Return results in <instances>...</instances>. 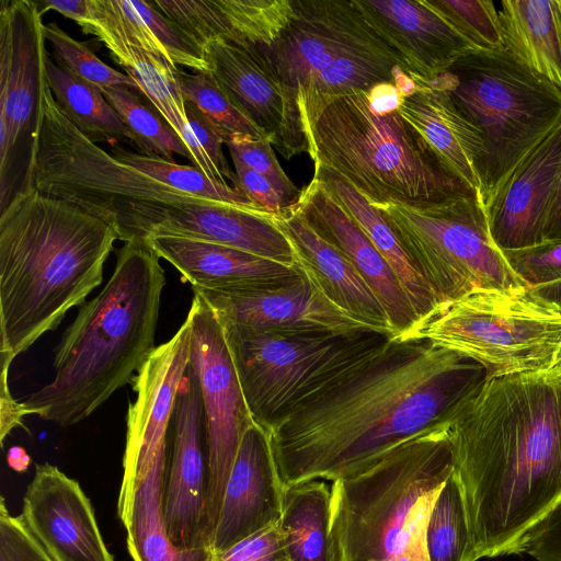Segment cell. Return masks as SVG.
Wrapping results in <instances>:
<instances>
[{"mask_svg": "<svg viewBox=\"0 0 561 561\" xmlns=\"http://www.w3.org/2000/svg\"><path fill=\"white\" fill-rule=\"evenodd\" d=\"M43 12L34 1L0 9V175L21 134L33 133L47 88Z\"/></svg>", "mask_w": 561, "mask_h": 561, "instance_id": "obj_15", "label": "cell"}, {"mask_svg": "<svg viewBox=\"0 0 561 561\" xmlns=\"http://www.w3.org/2000/svg\"><path fill=\"white\" fill-rule=\"evenodd\" d=\"M210 561H291L280 520L240 540Z\"/></svg>", "mask_w": 561, "mask_h": 561, "instance_id": "obj_44", "label": "cell"}, {"mask_svg": "<svg viewBox=\"0 0 561 561\" xmlns=\"http://www.w3.org/2000/svg\"><path fill=\"white\" fill-rule=\"evenodd\" d=\"M98 38L137 83L138 91L150 101L157 113L187 146L193 157V167L198 168L213 181L229 185L209 161L191 128L178 80L179 67L164 57L129 43L106 36Z\"/></svg>", "mask_w": 561, "mask_h": 561, "instance_id": "obj_29", "label": "cell"}, {"mask_svg": "<svg viewBox=\"0 0 561 561\" xmlns=\"http://www.w3.org/2000/svg\"><path fill=\"white\" fill-rule=\"evenodd\" d=\"M427 522L419 525L413 530L402 548L397 561H431L426 547Z\"/></svg>", "mask_w": 561, "mask_h": 561, "instance_id": "obj_49", "label": "cell"}, {"mask_svg": "<svg viewBox=\"0 0 561 561\" xmlns=\"http://www.w3.org/2000/svg\"><path fill=\"white\" fill-rule=\"evenodd\" d=\"M553 370L561 377V354L559 356V359H558Z\"/></svg>", "mask_w": 561, "mask_h": 561, "instance_id": "obj_53", "label": "cell"}, {"mask_svg": "<svg viewBox=\"0 0 561 561\" xmlns=\"http://www.w3.org/2000/svg\"><path fill=\"white\" fill-rule=\"evenodd\" d=\"M184 101L195 104L225 137L234 134L265 138L263 133L231 102L210 72H178Z\"/></svg>", "mask_w": 561, "mask_h": 561, "instance_id": "obj_37", "label": "cell"}, {"mask_svg": "<svg viewBox=\"0 0 561 561\" xmlns=\"http://www.w3.org/2000/svg\"><path fill=\"white\" fill-rule=\"evenodd\" d=\"M101 91L136 137L141 154H154L172 162H175L174 154H180L193 163L187 146L159 114L153 113L140 101L131 88L118 85Z\"/></svg>", "mask_w": 561, "mask_h": 561, "instance_id": "obj_35", "label": "cell"}, {"mask_svg": "<svg viewBox=\"0 0 561 561\" xmlns=\"http://www.w3.org/2000/svg\"><path fill=\"white\" fill-rule=\"evenodd\" d=\"M159 256L144 240L125 242L102 290L79 309L54 358V379L20 402L61 427L89 417L129 383L154 351L165 285Z\"/></svg>", "mask_w": 561, "mask_h": 561, "instance_id": "obj_4", "label": "cell"}, {"mask_svg": "<svg viewBox=\"0 0 561 561\" xmlns=\"http://www.w3.org/2000/svg\"><path fill=\"white\" fill-rule=\"evenodd\" d=\"M501 4L504 49L561 91V0H505Z\"/></svg>", "mask_w": 561, "mask_h": 561, "instance_id": "obj_30", "label": "cell"}, {"mask_svg": "<svg viewBox=\"0 0 561 561\" xmlns=\"http://www.w3.org/2000/svg\"><path fill=\"white\" fill-rule=\"evenodd\" d=\"M561 238V169L552 193L545 226V241Z\"/></svg>", "mask_w": 561, "mask_h": 561, "instance_id": "obj_50", "label": "cell"}, {"mask_svg": "<svg viewBox=\"0 0 561 561\" xmlns=\"http://www.w3.org/2000/svg\"><path fill=\"white\" fill-rule=\"evenodd\" d=\"M8 465L18 472L25 471L30 466V457L21 447H12L7 456Z\"/></svg>", "mask_w": 561, "mask_h": 561, "instance_id": "obj_52", "label": "cell"}, {"mask_svg": "<svg viewBox=\"0 0 561 561\" xmlns=\"http://www.w3.org/2000/svg\"><path fill=\"white\" fill-rule=\"evenodd\" d=\"M284 494L270 433L253 423L242 436L226 484L211 553H220L279 522Z\"/></svg>", "mask_w": 561, "mask_h": 561, "instance_id": "obj_21", "label": "cell"}, {"mask_svg": "<svg viewBox=\"0 0 561 561\" xmlns=\"http://www.w3.org/2000/svg\"><path fill=\"white\" fill-rule=\"evenodd\" d=\"M230 154L237 156L250 169L265 176L284 198L287 206L297 202L299 190L282 169L272 144L266 138L234 134L225 137Z\"/></svg>", "mask_w": 561, "mask_h": 561, "instance_id": "obj_41", "label": "cell"}, {"mask_svg": "<svg viewBox=\"0 0 561 561\" xmlns=\"http://www.w3.org/2000/svg\"><path fill=\"white\" fill-rule=\"evenodd\" d=\"M308 154L373 206L430 207L479 196L401 116L356 91L328 102L308 129Z\"/></svg>", "mask_w": 561, "mask_h": 561, "instance_id": "obj_5", "label": "cell"}, {"mask_svg": "<svg viewBox=\"0 0 561 561\" xmlns=\"http://www.w3.org/2000/svg\"><path fill=\"white\" fill-rule=\"evenodd\" d=\"M191 331L187 316L169 341L156 346L130 381L136 400L127 409L122 484L150 467L168 445L178 389L190 364Z\"/></svg>", "mask_w": 561, "mask_h": 561, "instance_id": "obj_16", "label": "cell"}, {"mask_svg": "<svg viewBox=\"0 0 561 561\" xmlns=\"http://www.w3.org/2000/svg\"><path fill=\"white\" fill-rule=\"evenodd\" d=\"M379 36L398 54L405 73L431 81L478 50L430 0H355Z\"/></svg>", "mask_w": 561, "mask_h": 561, "instance_id": "obj_20", "label": "cell"}, {"mask_svg": "<svg viewBox=\"0 0 561 561\" xmlns=\"http://www.w3.org/2000/svg\"><path fill=\"white\" fill-rule=\"evenodd\" d=\"M171 426L172 446L164 492L167 531L178 548L209 549L205 414L199 383L191 364L178 389Z\"/></svg>", "mask_w": 561, "mask_h": 561, "instance_id": "obj_14", "label": "cell"}, {"mask_svg": "<svg viewBox=\"0 0 561 561\" xmlns=\"http://www.w3.org/2000/svg\"><path fill=\"white\" fill-rule=\"evenodd\" d=\"M431 82L450 95L482 137L483 206L519 160L561 122V91L506 49L473 50Z\"/></svg>", "mask_w": 561, "mask_h": 561, "instance_id": "obj_9", "label": "cell"}, {"mask_svg": "<svg viewBox=\"0 0 561 561\" xmlns=\"http://www.w3.org/2000/svg\"><path fill=\"white\" fill-rule=\"evenodd\" d=\"M376 208L428 285L436 306L476 291L528 288L492 240L479 196L430 207Z\"/></svg>", "mask_w": 561, "mask_h": 561, "instance_id": "obj_11", "label": "cell"}, {"mask_svg": "<svg viewBox=\"0 0 561 561\" xmlns=\"http://www.w3.org/2000/svg\"><path fill=\"white\" fill-rule=\"evenodd\" d=\"M130 2L175 66L187 67L196 72H209V65L203 50L175 23L151 2Z\"/></svg>", "mask_w": 561, "mask_h": 561, "instance_id": "obj_40", "label": "cell"}, {"mask_svg": "<svg viewBox=\"0 0 561 561\" xmlns=\"http://www.w3.org/2000/svg\"><path fill=\"white\" fill-rule=\"evenodd\" d=\"M400 339H424L467 356L496 377L552 370L561 312L529 288L476 291L436 306Z\"/></svg>", "mask_w": 561, "mask_h": 561, "instance_id": "obj_10", "label": "cell"}, {"mask_svg": "<svg viewBox=\"0 0 561 561\" xmlns=\"http://www.w3.org/2000/svg\"><path fill=\"white\" fill-rule=\"evenodd\" d=\"M300 271L336 308L358 323L394 336L387 314L350 261L308 222L294 203L274 216Z\"/></svg>", "mask_w": 561, "mask_h": 561, "instance_id": "obj_23", "label": "cell"}, {"mask_svg": "<svg viewBox=\"0 0 561 561\" xmlns=\"http://www.w3.org/2000/svg\"><path fill=\"white\" fill-rule=\"evenodd\" d=\"M0 561H55L22 516H12L4 499L0 504Z\"/></svg>", "mask_w": 561, "mask_h": 561, "instance_id": "obj_43", "label": "cell"}, {"mask_svg": "<svg viewBox=\"0 0 561 561\" xmlns=\"http://www.w3.org/2000/svg\"><path fill=\"white\" fill-rule=\"evenodd\" d=\"M118 240L104 220L23 186L0 215L1 377L103 280Z\"/></svg>", "mask_w": 561, "mask_h": 561, "instance_id": "obj_3", "label": "cell"}, {"mask_svg": "<svg viewBox=\"0 0 561 561\" xmlns=\"http://www.w3.org/2000/svg\"><path fill=\"white\" fill-rule=\"evenodd\" d=\"M449 430L422 432L357 474L332 482L333 561H397L454 471Z\"/></svg>", "mask_w": 561, "mask_h": 561, "instance_id": "obj_6", "label": "cell"}, {"mask_svg": "<svg viewBox=\"0 0 561 561\" xmlns=\"http://www.w3.org/2000/svg\"><path fill=\"white\" fill-rule=\"evenodd\" d=\"M560 169L561 122L519 160L484 205L491 238L502 252L545 241Z\"/></svg>", "mask_w": 561, "mask_h": 561, "instance_id": "obj_17", "label": "cell"}, {"mask_svg": "<svg viewBox=\"0 0 561 561\" xmlns=\"http://www.w3.org/2000/svg\"><path fill=\"white\" fill-rule=\"evenodd\" d=\"M313 178L331 191L390 265L411 300L417 318L428 314L436 307L433 293L379 209L329 168L314 167Z\"/></svg>", "mask_w": 561, "mask_h": 561, "instance_id": "obj_31", "label": "cell"}, {"mask_svg": "<svg viewBox=\"0 0 561 561\" xmlns=\"http://www.w3.org/2000/svg\"><path fill=\"white\" fill-rule=\"evenodd\" d=\"M47 84L68 119L92 140L125 141L138 148L136 137L94 84L81 79L49 55L46 58Z\"/></svg>", "mask_w": 561, "mask_h": 561, "instance_id": "obj_33", "label": "cell"}, {"mask_svg": "<svg viewBox=\"0 0 561 561\" xmlns=\"http://www.w3.org/2000/svg\"><path fill=\"white\" fill-rule=\"evenodd\" d=\"M234 170L233 187L241 192L251 203L272 215H279L287 204L272 183L262 174L250 169L237 156L230 154Z\"/></svg>", "mask_w": 561, "mask_h": 561, "instance_id": "obj_45", "label": "cell"}, {"mask_svg": "<svg viewBox=\"0 0 561 561\" xmlns=\"http://www.w3.org/2000/svg\"><path fill=\"white\" fill-rule=\"evenodd\" d=\"M295 204L354 266L382 306L394 336L410 330L419 318L397 275L331 191L313 178Z\"/></svg>", "mask_w": 561, "mask_h": 561, "instance_id": "obj_22", "label": "cell"}, {"mask_svg": "<svg viewBox=\"0 0 561 561\" xmlns=\"http://www.w3.org/2000/svg\"><path fill=\"white\" fill-rule=\"evenodd\" d=\"M190 364L197 377L205 414L208 485L206 527L209 549L222 497L242 436L253 420L227 346L222 325L207 302L194 294Z\"/></svg>", "mask_w": 561, "mask_h": 561, "instance_id": "obj_13", "label": "cell"}, {"mask_svg": "<svg viewBox=\"0 0 561 561\" xmlns=\"http://www.w3.org/2000/svg\"><path fill=\"white\" fill-rule=\"evenodd\" d=\"M146 241L167 260L193 288L247 291L275 288L302 274L287 266L238 249L168 236H150Z\"/></svg>", "mask_w": 561, "mask_h": 561, "instance_id": "obj_25", "label": "cell"}, {"mask_svg": "<svg viewBox=\"0 0 561 561\" xmlns=\"http://www.w3.org/2000/svg\"><path fill=\"white\" fill-rule=\"evenodd\" d=\"M23 186L64 199L111 225L118 240H144L169 209L230 205L183 194L100 148L65 115L47 85Z\"/></svg>", "mask_w": 561, "mask_h": 561, "instance_id": "obj_7", "label": "cell"}, {"mask_svg": "<svg viewBox=\"0 0 561 561\" xmlns=\"http://www.w3.org/2000/svg\"><path fill=\"white\" fill-rule=\"evenodd\" d=\"M468 528L466 561L524 553L561 504V377H489L449 430Z\"/></svg>", "mask_w": 561, "mask_h": 561, "instance_id": "obj_2", "label": "cell"}, {"mask_svg": "<svg viewBox=\"0 0 561 561\" xmlns=\"http://www.w3.org/2000/svg\"><path fill=\"white\" fill-rule=\"evenodd\" d=\"M168 445L130 482L121 484L117 512L134 561H210L208 548L181 549L169 538L164 519Z\"/></svg>", "mask_w": 561, "mask_h": 561, "instance_id": "obj_28", "label": "cell"}, {"mask_svg": "<svg viewBox=\"0 0 561 561\" xmlns=\"http://www.w3.org/2000/svg\"><path fill=\"white\" fill-rule=\"evenodd\" d=\"M330 501L331 489L322 481L285 489L280 524L291 561H333Z\"/></svg>", "mask_w": 561, "mask_h": 561, "instance_id": "obj_32", "label": "cell"}, {"mask_svg": "<svg viewBox=\"0 0 561 561\" xmlns=\"http://www.w3.org/2000/svg\"><path fill=\"white\" fill-rule=\"evenodd\" d=\"M524 553L536 561H561V504L529 533Z\"/></svg>", "mask_w": 561, "mask_h": 561, "instance_id": "obj_47", "label": "cell"}, {"mask_svg": "<svg viewBox=\"0 0 561 561\" xmlns=\"http://www.w3.org/2000/svg\"><path fill=\"white\" fill-rule=\"evenodd\" d=\"M431 561H466L469 528L460 486L454 474L436 496L426 527Z\"/></svg>", "mask_w": 561, "mask_h": 561, "instance_id": "obj_36", "label": "cell"}, {"mask_svg": "<svg viewBox=\"0 0 561 561\" xmlns=\"http://www.w3.org/2000/svg\"><path fill=\"white\" fill-rule=\"evenodd\" d=\"M455 27L478 49H504L499 12L490 0H433Z\"/></svg>", "mask_w": 561, "mask_h": 561, "instance_id": "obj_39", "label": "cell"}, {"mask_svg": "<svg viewBox=\"0 0 561 561\" xmlns=\"http://www.w3.org/2000/svg\"><path fill=\"white\" fill-rule=\"evenodd\" d=\"M486 378L455 351L393 336L268 432L284 488L357 474L404 440L451 425Z\"/></svg>", "mask_w": 561, "mask_h": 561, "instance_id": "obj_1", "label": "cell"}, {"mask_svg": "<svg viewBox=\"0 0 561 561\" xmlns=\"http://www.w3.org/2000/svg\"><path fill=\"white\" fill-rule=\"evenodd\" d=\"M193 293L207 302L221 324L262 331L334 333L369 329L332 305L304 273L275 288L247 291L193 288Z\"/></svg>", "mask_w": 561, "mask_h": 561, "instance_id": "obj_19", "label": "cell"}, {"mask_svg": "<svg viewBox=\"0 0 561 561\" xmlns=\"http://www.w3.org/2000/svg\"><path fill=\"white\" fill-rule=\"evenodd\" d=\"M21 516L55 561H114L90 500L56 466L36 465Z\"/></svg>", "mask_w": 561, "mask_h": 561, "instance_id": "obj_18", "label": "cell"}, {"mask_svg": "<svg viewBox=\"0 0 561 561\" xmlns=\"http://www.w3.org/2000/svg\"><path fill=\"white\" fill-rule=\"evenodd\" d=\"M293 2L295 15L280 36L270 46L253 50L283 85L289 127L299 154L309 150L300 106L313 78L333 59L351 49L389 45L370 25L355 0Z\"/></svg>", "mask_w": 561, "mask_h": 561, "instance_id": "obj_12", "label": "cell"}, {"mask_svg": "<svg viewBox=\"0 0 561 561\" xmlns=\"http://www.w3.org/2000/svg\"><path fill=\"white\" fill-rule=\"evenodd\" d=\"M112 154L123 163L136 168L183 194L271 214L251 203L231 185L213 181L196 167L178 164L154 154L130 152L119 147H116Z\"/></svg>", "mask_w": 561, "mask_h": 561, "instance_id": "obj_34", "label": "cell"}, {"mask_svg": "<svg viewBox=\"0 0 561 561\" xmlns=\"http://www.w3.org/2000/svg\"><path fill=\"white\" fill-rule=\"evenodd\" d=\"M185 111L191 128L205 154L220 175L234 185L236 173L229 168L222 151V134L192 102L185 101Z\"/></svg>", "mask_w": 561, "mask_h": 561, "instance_id": "obj_46", "label": "cell"}, {"mask_svg": "<svg viewBox=\"0 0 561 561\" xmlns=\"http://www.w3.org/2000/svg\"><path fill=\"white\" fill-rule=\"evenodd\" d=\"M274 216L234 205H188L167 210L146 238L168 236L205 241L298 266L293 247Z\"/></svg>", "mask_w": 561, "mask_h": 561, "instance_id": "obj_26", "label": "cell"}, {"mask_svg": "<svg viewBox=\"0 0 561 561\" xmlns=\"http://www.w3.org/2000/svg\"><path fill=\"white\" fill-rule=\"evenodd\" d=\"M511 270L528 288L561 282V238L519 250L503 251Z\"/></svg>", "mask_w": 561, "mask_h": 561, "instance_id": "obj_42", "label": "cell"}, {"mask_svg": "<svg viewBox=\"0 0 561 561\" xmlns=\"http://www.w3.org/2000/svg\"><path fill=\"white\" fill-rule=\"evenodd\" d=\"M398 110L479 194L484 144L479 130L459 111L450 95L431 81L414 80V87L400 94Z\"/></svg>", "mask_w": 561, "mask_h": 561, "instance_id": "obj_27", "label": "cell"}, {"mask_svg": "<svg viewBox=\"0 0 561 561\" xmlns=\"http://www.w3.org/2000/svg\"><path fill=\"white\" fill-rule=\"evenodd\" d=\"M529 291L541 301L547 302L561 312V282L529 288Z\"/></svg>", "mask_w": 561, "mask_h": 561, "instance_id": "obj_51", "label": "cell"}, {"mask_svg": "<svg viewBox=\"0 0 561 561\" xmlns=\"http://www.w3.org/2000/svg\"><path fill=\"white\" fill-rule=\"evenodd\" d=\"M44 9L54 10L73 20L79 26L90 18V0H45Z\"/></svg>", "mask_w": 561, "mask_h": 561, "instance_id": "obj_48", "label": "cell"}, {"mask_svg": "<svg viewBox=\"0 0 561 561\" xmlns=\"http://www.w3.org/2000/svg\"><path fill=\"white\" fill-rule=\"evenodd\" d=\"M203 53L219 87L286 159L297 156L286 95L273 70L253 49L215 39Z\"/></svg>", "mask_w": 561, "mask_h": 561, "instance_id": "obj_24", "label": "cell"}, {"mask_svg": "<svg viewBox=\"0 0 561 561\" xmlns=\"http://www.w3.org/2000/svg\"><path fill=\"white\" fill-rule=\"evenodd\" d=\"M44 36L53 48L54 59L100 90L118 85L138 90L137 83L127 73L107 66L85 44L72 38L56 22L44 24Z\"/></svg>", "mask_w": 561, "mask_h": 561, "instance_id": "obj_38", "label": "cell"}, {"mask_svg": "<svg viewBox=\"0 0 561 561\" xmlns=\"http://www.w3.org/2000/svg\"><path fill=\"white\" fill-rule=\"evenodd\" d=\"M221 325L251 417L267 432L393 337L370 329L334 333Z\"/></svg>", "mask_w": 561, "mask_h": 561, "instance_id": "obj_8", "label": "cell"}]
</instances>
